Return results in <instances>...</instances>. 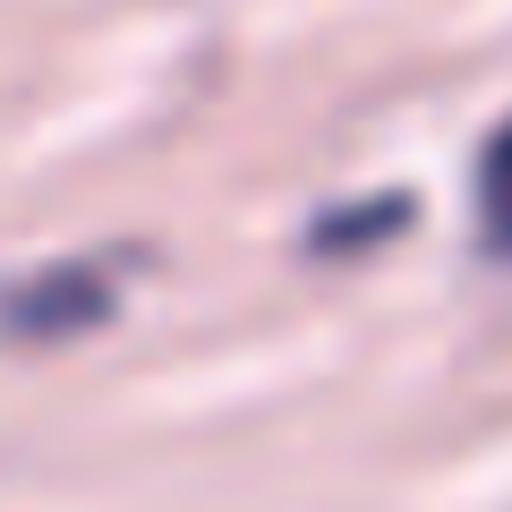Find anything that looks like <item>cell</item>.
Here are the masks:
<instances>
[{
	"label": "cell",
	"mask_w": 512,
	"mask_h": 512,
	"mask_svg": "<svg viewBox=\"0 0 512 512\" xmlns=\"http://www.w3.org/2000/svg\"><path fill=\"white\" fill-rule=\"evenodd\" d=\"M111 308H120L111 265H43V274L0 282V333H18V342H60L77 325H103Z\"/></svg>",
	"instance_id": "obj_1"
},
{
	"label": "cell",
	"mask_w": 512,
	"mask_h": 512,
	"mask_svg": "<svg viewBox=\"0 0 512 512\" xmlns=\"http://www.w3.org/2000/svg\"><path fill=\"white\" fill-rule=\"evenodd\" d=\"M478 248L512 256V120H495V137L478 146Z\"/></svg>",
	"instance_id": "obj_2"
}]
</instances>
